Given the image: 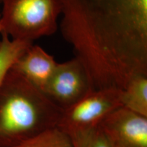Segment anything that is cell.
<instances>
[{
  "instance_id": "cell-12",
  "label": "cell",
  "mask_w": 147,
  "mask_h": 147,
  "mask_svg": "<svg viewBox=\"0 0 147 147\" xmlns=\"http://www.w3.org/2000/svg\"><path fill=\"white\" fill-rule=\"evenodd\" d=\"M0 1H1V0H0Z\"/></svg>"
},
{
  "instance_id": "cell-4",
  "label": "cell",
  "mask_w": 147,
  "mask_h": 147,
  "mask_svg": "<svg viewBox=\"0 0 147 147\" xmlns=\"http://www.w3.org/2000/svg\"><path fill=\"white\" fill-rule=\"evenodd\" d=\"M86 69L74 57L57 63L43 92L62 110L73 105L91 91Z\"/></svg>"
},
{
  "instance_id": "cell-7",
  "label": "cell",
  "mask_w": 147,
  "mask_h": 147,
  "mask_svg": "<svg viewBox=\"0 0 147 147\" xmlns=\"http://www.w3.org/2000/svg\"><path fill=\"white\" fill-rule=\"evenodd\" d=\"M123 107L147 117V75L132 76L121 90Z\"/></svg>"
},
{
  "instance_id": "cell-8",
  "label": "cell",
  "mask_w": 147,
  "mask_h": 147,
  "mask_svg": "<svg viewBox=\"0 0 147 147\" xmlns=\"http://www.w3.org/2000/svg\"><path fill=\"white\" fill-rule=\"evenodd\" d=\"M0 39V84L16 61L33 45L32 42L12 40L4 34Z\"/></svg>"
},
{
  "instance_id": "cell-9",
  "label": "cell",
  "mask_w": 147,
  "mask_h": 147,
  "mask_svg": "<svg viewBox=\"0 0 147 147\" xmlns=\"http://www.w3.org/2000/svg\"><path fill=\"white\" fill-rule=\"evenodd\" d=\"M14 147H74L71 138L58 127L38 134Z\"/></svg>"
},
{
  "instance_id": "cell-2",
  "label": "cell",
  "mask_w": 147,
  "mask_h": 147,
  "mask_svg": "<svg viewBox=\"0 0 147 147\" xmlns=\"http://www.w3.org/2000/svg\"><path fill=\"white\" fill-rule=\"evenodd\" d=\"M1 34L10 39L32 42L58 29L59 0H1Z\"/></svg>"
},
{
  "instance_id": "cell-11",
  "label": "cell",
  "mask_w": 147,
  "mask_h": 147,
  "mask_svg": "<svg viewBox=\"0 0 147 147\" xmlns=\"http://www.w3.org/2000/svg\"><path fill=\"white\" fill-rule=\"evenodd\" d=\"M0 36H1V29H0Z\"/></svg>"
},
{
  "instance_id": "cell-3",
  "label": "cell",
  "mask_w": 147,
  "mask_h": 147,
  "mask_svg": "<svg viewBox=\"0 0 147 147\" xmlns=\"http://www.w3.org/2000/svg\"><path fill=\"white\" fill-rule=\"evenodd\" d=\"M121 90L117 88L91 90L63 110L58 127L70 135L99 126L110 114L123 107Z\"/></svg>"
},
{
  "instance_id": "cell-5",
  "label": "cell",
  "mask_w": 147,
  "mask_h": 147,
  "mask_svg": "<svg viewBox=\"0 0 147 147\" xmlns=\"http://www.w3.org/2000/svg\"><path fill=\"white\" fill-rule=\"evenodd\" d=\"M110 147H147V117L121 107L100 125Z\"/></svg>"
},
{
  "instance_id": "cell-1",
  "label": "cell",
  "mask_w": 147,
  "mask_h": 147,
  "mask_svg": "<svg viewBox=\"0 0 147 147\" xmlns=\"http://www.w3.org/2000/svg\"><path fill=\"white\" fill-rule=\"evenodd\" d=\"M63 110L12 67L0 84V147H14L57 127Z\"/></svg>"
},
{
  "instance_id": "cell-6",
  "label": "cell",
  "mask_w": 147,
  "mask_h": 147,
  "mask_svg": "<svg viewBox=\"0 0 147 147\" xmlns=\"http://www.w3.org/2000/svg\"><path fill=\"white\" fill-rule=\"evenodd\" d=\"M57 63L54 57L43 48L32 45L16 61L12 68L43 91Z\"/></svg>"
},
{
  "instance_id": "cell-10",
  "label": "cell",
  "mask_w": 147,
  "mask_h": 147,
  "mask_svg": "<svg viewBox=\"0 0 147 147\" xmlns=\"http://www.w3.org/2000/svg\"><path fill=\"white\" fill-rule=\"evenodd\" d=\"M69 136L74 147H110L99 126L74 132Z\"/></svg>"
}]
</instances>
